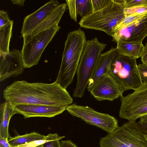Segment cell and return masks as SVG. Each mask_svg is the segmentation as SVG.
Instances as JSON below:
<instances>
[{"instance_id":"7","label":"cell","mask_w":147,"mask_h":147,"mask_svg":"<svg viewBox=\"0 0 147 147\" xmlns=\"http://www.w3.org/2000/svg\"><path fill=\"white\" fill-rule=\"evenodd\" d=\"M136 59L119 55L113 60L109 72L123 92L134 90L142 83L138 71Z\"/></svg>"},{"instance_id":"2","label":"cell","mask_w":147,"mask_h":147,"mask_svg":"<svg viewBox=\"0 0 147 147\" xmlns=\"http://www.w3.org/2000/svg\"><path fill=\"white\" fill-rule=\"evenodd\" d=\"M86 41L85 32L80 28L67 34L55 81L65 89L73 82Z\"/></svg>"},{"instance_id":"6","label":"cell","mask_w":147,"mask_h":147,"mask_svg":"<svg viewBox=\"0 0 147 147\" xmlns=\"http://www.w3.org/2000/svg\"><path fill=\"white\" fill-rule=\"evenodd\" d=\"M60 28L56 26L34 35L27 34L22 36L24 44L21 55L24 68L37 64L45 49Z\"/></svg>"},{"instance_id":"10","label":"cell","mask_w":147,"mask_h":147,"mask_svg":"<svg viewBox=\"0 0 147 147\" xmlns=\"http://www.w3.org/2000/svg\"><path fill=\"white\" fill-rule=\"evenodd\" d=\"M97 100L113 101L123 95V92L116 80L109 73L102 76L88 89Z\"/></svg>"},{"instance_id":"19","label":"cell","mask_w":147,"mask_h":147,"mask_svg":"<svg viewBox=\"0 0 147 147\" xmlns=\"http://www.w3.org/2000/svg\"><path fill=\"white\" fill-rule=\"evenodd\" d=\"M17 114L8 101L1 103L0 107V136L8 139L10 136L8 131L9 122L11 117Z\"/></svg>"},{"instance_id":"13","label":"cell","mask_w":147,"mask_h":147,"mask_svg":"<svg viewBox=\"0 0 147 147\" xmlns=\"http://www.w3.org/2000/svg\"><path fill=\"white\" fill-rule=\"evenodd\" d=\"M67 106L40 104H18L13 106L17 114L23 115L25 119L31 117L51 118L62 113Z\"/></svg>"},{"instance_id":"1","label":"cell","mask_w":147,"mask_h":147,"mask_svg":"<svg viewBox=\"0 0 147 147\" xmlns=\"http://www.w3.org/2000/svg\"><path fill=\"white\" fill-rule=\"evenodd\" d=\"M3 96L12 107L18 104L68 106L73 102L66 89L56 81L51 84L15 81L5 89Z\"/></svg>"},{"instance_id":"8","label":"cell","mask_w":147,"mask_h":147,"mask_svg":"<svg viewBox=\"0 0 147 147\" xmlns=\"http://www.w3.org/2000/svg\"><path fill=\"white\" fill-rule=\"evenodd\" d=\"M120 97V117L134 121L147 115V83L142 82L133 93Z\"/></svg>"},{"instance_id":"22","label":"cell","mask_w":147,"mask_h":147,"mask_svg":"<svg viewBox=\"0 0 147 147\" xmlns=\"http://www.w3.org/2000/svg\"><path fill=\"white\" fill-rule=\"evenodd\" d=\"M65 137L60 136L57 133H50L46 136L44 147H61L60 140Z\"/></svg>"},{"instance_id":"29","label":"cell","mask_w":147,"mask_h":147,"mask_svg":"<svg viewBox=\"0 0 147 147\" xmlns=\"http://www.w3.org/2000/svg\"><path fill=\"white\" fill-rule=\"evenodd\" d=\"M61 147H78L71 140H61Z\"/></svg>"},{"instance_id":"4","label":"cell","mask_w":147,"mask_h":147,"mask_svg":"<svg viewBox=\"0 0 147 147\" xmlns=\"http://www.w3.org/2000/svg\"><path fill=\"white\" fill-rule=\"evenodd\" d=\"M106 46L107 44L100 42L96 37L87 41L77 70L74 97L80 98L84 96L99 57Z\"/></svg>"},{"instance_id":"34","label":"cell","mask_w":147,"mask_h":147,"mask_svg":"<svg viewBox=\"0 0 147 147\" xmlns=\"http://www.w3.org/2000/svg\"><path fill=\"white\" fill-rule=\"evenodd\" d=\"M13 147H24L21 146H18ZM43 147V144H41L40 145H38V146H33V147Z\"/></svg>"},{"instance_id":"31","label":"cell","mask_w":147,"mask_h":147,"mask_svg":"<svg viewBox=\"0 0 147 147\" xmlns=\"http://www.w3.org/2000/svg\"><path fill=\"white\" fill-rule=\"evenodd\" d=\"M137 124L139 127L147 126V115L140 118Z\"/></svg>"},{"instance_id":"9","label":"cell","mask_w":147,"mask_h":147,"mask_svg":"<svg viewBox=\"0 0 147 147\" xmlns=\"http://www.w3.org/2000/svg\"><path fill=\"white\" fill-rule=\"evenodd\" d=\"M66 110L71 115L79 118L88 124L100 128L108 133L113 132L119 127L118 121L114 117L96 111L88 106L73 103L68 106Z\"/></svg>"},{"instance_id":"12","label":"cell","mask_w":147,"mask_h":147,"mask_svg":"<svg viewBox=\"0 0 147 147\" xmlns=\"http://www.w3.org/2000/svg\"><path fill=\"white\" fill-rule=\"evenodd\" d=\"M21 51L13 49L0 54V81L21 74L24 70Z\"/></svg>"},{"instance_id":"30","label":"cell","mask_w":147,"mask_h":147,"mask_svg":"<svg viewBox=\"0 0 147 147\" xmlns=\"http://www.w3.org/2000/svg\"><path fill=\"white\" fill-rule=\"evenodd\" d=\"M0 147H12L8 142V139L0 136Z\"/></svg>"},{"instance_id":"20","label":"cell","mask_w":147,"mask_h":147,"mask_svg":"<svg viewBox=\"0 0 147 147\" xmlns=\"http://www.w3.org/2000/svg\"><path fill=\"white\" fill-rule=\"evenodd\" d=\"M117 43L116 48L119 55L136 59L141 57L144 47L142 43L122 41Z\"/></svg>"},{"instance_id":"35","label":"cell","mask_w":147,"mask_h":147,"mask_svg":"<svg viewBox=\"0 0 147 147\" xmlns=\"http://www.w3.org/2000/svg\"><path fill=\"white\" fill-rule=\"evenodd\" d=\"M144 137L147 143V135L144 134Z\"/></svg>"},{"instance_id":"16","label":"cell","mask_w":147,"mask_h":147,"mask_svg":"<svg viewBox=\"0 0 147 147\" xmlns=\"http://www.w3.org/2000/svg\"><path fill=\"white\" fill-rule=\"evenodd\" d=\"M13 20H11L6 11H0V54L9 52Z\"/></svg>"},{"instance_id":"11","label":"cell","mask_w":147,"mask_h":147,"mask_svg":"<svg viewBox=\"0 0 147 147\" xmlns=\"http://www.w3.org/2000/svg\"><path fill=\"white\" fill-rule=\"evenodd\" d=\"M147 36V14L142 18L114 31L112 37L118 42H134L142 43Z\"/></svg>"},{"instance_id":"26","label":"cell","mask_w":147,"mask_h":147,"mask_svg":"<svg viewBox=\"0 0 147 147\" xmlns=\"http://www.w3.org/2000/svg\"><path fill=\"white\" fill-rule=\"evenodd\" d=\"M112 0H91L92 13L105 8L112 1Z\"/></svg>"},{"instance_id":"25","label":"cell","mask_w":147,"mask_h":147,"mask_svg":"<svg viewBox=\"0 0 147 147\" xmlns=\"http://www.w3.org/2000/svg\"><path fill=\"white\" fill-rule=\"evenodd\" d=\"M123 3L125 8L138 7H147V0H123Z\"/></svg>"},{"instance_id":"15","label":"cell","mask_w":147,"mask_h":147,"mask_svg":"<svg viewBox=\"0 0 147 147\" xmlns=\"http://www.w3.org/2000/svg\"><path fill=\"white\" fill-rule=\"evenodd\" d=\"M119 55L116 48L113 47L100 54L93 75L89 80L87 89L100 78L109 73L113 60Z\"/></svg>"},{"instance_id":"3","label":"cell","mask_w":147,"mask_h":147,"mask_svg":"<svg viewBox=\"0 0 147 147\" xmlns=\"http://www.w3.org/2000/svg\"><path fill=\"white\" fill-rule=\"evenodd\" d=\"M123 0H112L103 9L82 18L81 27L98 30L112 36L116 26L125 18Z\"/></svg>"},{"instance_id":"23","label":"cell","mask_w":147,"mask_h":147,"mask_svg":"<svg viewBox=\"0 0 147 147\" xmlns=\"http://www.w3.org/2000/svg\"><path fill=\"white\" fill-rule=\"evenodd\" d=\"M147 14L142 15H132L125 17V18L120 23L116 26L114 29V32L133 22L139 19L144 16Z\"/></svg>"},{"instance_id":"24","label":"cell","mask_w":147,"mask_h":147,"mask_svg":"<svg viewBox=\"0 0 147 147\" xmlns=\"http://www.w3.org/2000/svg\"><path fill=\"white\" fill-rule=\"evenodd\" d=\"M125 17L135 15H142L147 13V7H138L124 9Z\"/></svg>"},{"instance_id":"5","label":"cell","mask_w":147,"mask_h":147,"mask_svg":"<svg viewBox=\"0 0 147 147\" xmlns=\"http://www.w3.org/2000/svg\"><path fill=\"white\" fill-rule=\"evenodd\" d=\"M100 147H147L144 134L136 121H128L100 138Z\"/></svg>"},{"instance_id":"17","label":"cell","mask_w":147,"mask_h":147,"mask_svg":"<svg viewBox=\"0 0 147 147\" xmlns=\"http://www.w3.org/2000/svg\"><path fill=\"white\" fill-rule=\"evenodd\" d=\"M70 17L76 22L78 15L82 18L92 13L91 0H66Z\"/></svg>"},{"instance_id":"32","label":"cell","mask_w":147,"mask_h":147,"mask_svg":"<svg viewBox=\"0 0 147 147\" xmlns=\"http://www.w3.org/2000/svg\"><path fill=\"white\" fill-rule=\"evenodd\" d=\"M11 1L13 4L18 5L20 7L24 6V3L25 0H11Z\"/></svg>"},{"instance_id":"28","label":"cell","mask_w":147,"mask_h":147,"mask_svg":"<svg viewBox=\"0 0 147 147\" xmlns=\"http://www.w3.org/2000/svg\"><path fill=\"white\" fill-rule=\"evenodd\" d=\"M141 57L142 63H147V42L144 46Z\"/></svg>"},{"instance_id":"18","label":"cell","mask_w":147,"mask_h":147,"mask_svg":"<svg viewBox=\"0 0 147 147\" xmlns=\"http://www.w3.org/2000/svg\"><path fill=\"white\" fill-rule=\"evenodd\" d=\"M67 5L66 3H63L59 5L32 33L28 34L34 35L40 32L58 25L63 14L68 8Z\"/></svg>"},{"instance_id":"33","label":"cell","mask_w":147,"mask_h":147,"mask_svg":"<svg viewBox=\"0 0 147 147\" xmlns=\"http://www.w3.org/2000/svg\"><path fill=\"white\" fill-rule=\"evenodd\" d=\"M139 127L144 134L147 135V126H140Z\"/></svg>"},{"instance_id":"21","label":"cell","mask_w":147,"mask_h":147,"mask_svg":"<svg viewBox=\"0 0 147 147\" xmlns=\"http://www.w3.org/2000/svg\"><path fill=\"white\" fill-rule=\"evenodd\" d=\"M45 137V135L34 131L14 137L10 136L8 139V142L12 147H16L34 141L44 140Z\"/></svg>"},{"instance_id":"14","label":"cell","mask_w":147,"mask_h":147,"mask_svg":"<svg viewBox=\"0 0 147 147\" xmlns=\"http://www.w3.org/2000/svg\"><path fill=\"white\" fill-rule=\"evenodd\" d=\"M59 5L57 0H52L34 12L26 16L24 20L21 33L23 36L31 34Z\"/></svg>"},{"instance_id":"27","label":"cell","mask_w":147,"mask_h":147,"mask_svg":"<svg viewBox=\"0 0 147 147\" xmlns=\"http://www.w3.org/2000/svg\"><path fill=\"white\" fill-rule=\"evenodd\" d=\"M137 66L142 82L147 83V63L139 64Z\"/></svg>"}]
</instances>
